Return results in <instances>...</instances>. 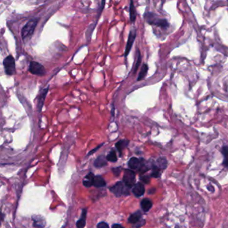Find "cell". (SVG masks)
<instances>
[{
    "label": "cell",
    "instance_id": "6da1fadb",
    "mask_svg": "<svg viewBox=\"0 0 228 228\" xmlns=\"http://www.w3.org/2000/svg\"><path fill=\"white\" fill-rule=\"evenodd\" d=\"M39 19L35 18V19L31 20L28 22H27L21 29V37L23 40H26L34 34V31L36 26L38 23Z\"/></svg>",
    "mask_w": 228,
    "mask_h": 228
},
{
    "label": "cell",
    "instance_id": "7a4b0ae2",
    "mask_svg": "<svg viewBox=\"0 0 228 228\" xmlns=\"http://www.w3.org/2000/svg\"><path fill=\"white\" fill-rule=\"evenodd\" d=\"M3 66L6 74L8 76H12L16 73L15 59L12 55L7 56L3 60Z\"/></svg>",
    "mask_w": 228,
    "mask_h": 228
},
{
    "label": "cell",
    "instance_id": "3957f363",
    "mask_svg": "<svg viewBox=\"0 0 228 228\" xmlns=\"http://www.w3.org/2000/svg\"><path fill=\"white\" fill-rule=\"evenodd\" d=\"M145 18L146 20H147V21L149 24L156 25L158 26L162 27V28H167L169 25L165 20L160 19V18L157 17L153 13H147V14L145 15Z\"/></svg>",
    "mask_w": 228,
    "mask_h": 228
},
{
    "label": "cell",
    "instance_id": "277c9868",
    "mask_svg": "<svg viewBox=\"0 0 228 228\" xmlns=\"http://www.w3.org/2000/svg\"><path fill=\"white\" fill-rule=\"evenodd\" d=\"M29 71L34 75L44 76L45 74V70L43 65L38 62L31 61L30 63Z\"/></svg>",
    "mask_w": 228,
    "mask_h": 228
},
{
    "label": "cell",
    "instance_id": "5b68a950",
    "mask_svg": "<svg viewBox=\"0 0 228 228\" xmlns=\"http://www.w3.org/2000/svg\"><path fill=\"white\" fill-rule=\"evenodd\" d=\"M123 182L127 188H132L135 183V172L130 169H126L123 176Z\"/></svg>",
    "mask_w": 228,
    "mask_h": 228
},
{
    "label": "cell",
    "instance_id": "8992f818",
    "mask_svg": "<svg viewBox=\"0 0 228 228\" xmlns=\"http://www.w3.org/2000/svg\"><path fill=\"white\" fill-rule=\"evenodd\" d=\"M110 189L111 192L115 194L116 197H121L122 194L125 195L129 194L128 190L125 188L124 184H123V183L121 181L118 182V183H116Z\"/></svg>",
    "mask_w": 228,
    "mask_h": 228
},
{
    "label": "cell",
    "instance_id": "52a82bcc",
    "mask_svg": "<svg viewBox=\"0 0 228 228\" xmlns=\"http://www.w3.org/2000/svg\"><path fill=\"white\" fill-rule=\"evenodd\" d=\"M136 30H132L130 31V33L129 35V38H128V40H127V43H126V48H125V56L126 57L127 56L129 55L131 50L132 48V46H133V44L135 42V40L136 38Z\"/></svg>",
    "mask_w": 228,
    "mask_h": 228
},
{
    "label": "cell",
    "instance_id": "ba28073f",
    "mask_svg": "<svg viewBox=\"0 0 228 228\" xmlns=\"http://www.w3.org/2000/svg\"><path fill=\"white\" fill-rule=\"evenodd\" d=\"M48 90H49V86H48L47 88L43 89L42 90H41V92L38 95V97H37V98H38L37 107H38V111L39 112H41L42 110L44 100H45V97H46V95L48 93Z\"/></svg>",
    "mask_w": 228,
    "mask_h": 228
},
{
    "label": "cell",
    "instance_id": "9c48e42d",
    "mask_svg": "<svg viewBox=\"0 0 228 228\" xmlns=\"http://www.w3.org/2000/svg\"><path fill=\"white\" fill-rule=\"evenodd\" d=\"M145 187L143 184L141 183H136L133 188V193L136 197H141V196L143 195V194L145 193Z\"/></svg>",
    "mask_w": 228,
    "mask_h": 228
},
{
    "label": "cell",
    "instance_id": "30bf717a",
    "mask_svg": "<svg viewBox=\"0 0 228 228\" xmlns=\"http://www.w3.org/2000/svg\"><path fill=\"white\" fill-rule=\"evenodd\" d=\"M94 175L93 173H89L83 179V185L86 188H90L94 185Z\"/></svg>",
    "mask_w": 228,
    "mask_h": 228
},
{
    "label": "cell",
    "instance_id": "8fae6325",
    "mask_svg": "<svg viewBox=\"0 0 228 228\" xmlns=\"http://www.w3.org/2000/svg\"><path fill=\"white\" fill-rule=\"evenodd\" d=\"M140 206L142 208L143 211L145 212H148L153 206L152 202L149 199L145 198L143 199L140 202Z\"/></svg>",
    "mask_w": 228,
    "mask_h": 228
},
{
    "label": "cell",
    "instance_id": "7c38bea8",
    "mask_svg": "<svg viewBox=\"0 0 228 228\" xmlns=\"http://www.w3.org/2000/svg\"><path fill=\"white\" fill-rule=\"evenodd\" d=\"M94 165L97 168H100L106 166L107 165V157H105L104 155H100L98 157L97 159L95 160Z\"/></svg>",
    "mask_w": 228,
    "mask_h": 228
},
{
    "label": "cell",
    "instance_id": "4fadbf2b",
    "mask_svg": "<svg viewBox=\"0 0 228 228\" xmlns=\"http://www.w3.org/2000/svg\"><path fill=\"white\" fill-rule=\"evenodd\" d=\"M129 143V140H121L119 141L116 143L115 146L118 150V151L119 152L120 155L122 154V151L123 150V149H125L127 146H128Z\"/></svg>",
    "mask_w": 228,
    "mask_h": 228
},
{
    "label": "cell",
    "instance_id": "5bb4252c",
    "mask_svg": "<svg viewBox=\"0 0 228 228\" xmlns=\"http://www.w3.org/2000/svg\"><path fill=\"white\" fill-rule=\"evenodd\" d=\"M140 162L141 159H139L136 157H132L128 163V165L132 169H136L139 167Z\"/></svg>",
    "mask_w": 228,
    "mask_h": 228
},
{
    "label": "cell",
    "instance_id": "9a60e30c",
    "mask_svg": "<svg viewBox=\"0 0 228 228\" xmlns=\"http://www.w3.org/2000/svg\"><path fill=\"white\" fill-rule=\"evenodd\" d=\"M141 217H142V213H141L140 211H137L133 214H132V215L129 217L128 221L131 223L135 224V223L139 222L141 220Z\"/></svg>",
    "mask_w": 228,
    "mask_h": 228
},
{
    "label": "cell",
    "instance_id": "2e32d148",
    "mask_svg": "<svg viewBox=\"0 0 228 228\" xmlns=\"http://www.w3.org/2000/svg\"><path fill=\"white\" fill-rule=\"evenodd\" d=\"M86 209H83L82 212L81 218L76 222V227L78 228H84L86 225Z\"/></svg>",
    "mask_w": 228,
    "mask_h": 228
},
{
    "label": "cell",
    "instance_id": "e0dca14e",
    "mask_svg": "<svg viewBox=\"0 0 228 228\" xmlns=\"http://www.w3.org/2000/svg\"><path fill=\"white\" fill-rule=\"evenodd\" d=\"M97 188H102L106 185V181L102 178L101 176L98 175L94 177V185Z\"/></svg>",
    "mask_w": 228,
    "mask_h": 228
},
{
    "label": "cell",
    "instance_id": "ac0fdd59",
    "mask_svg": "<svg viewBox=\"0 0 228 228\" xmlns=\"http://www.w3.org/2000/svg\"><path fill=\"white\" fill-rule=\"evenodd\" d=\"M221 153L223 156V165L228 169V146H224L221 149Z\"/></svg>",
    "mask_w": 228,
    "mask_h": 228
},
{
    "label": "cell",
    "instance_id": "d6986e66",
    "mask_svg": "<svg viewBox=\"0 0 228 228\" xmlns=\"http://www.w3.org/2000/svg\"><path fill=\"white\" fill-rule=\"evenodd\" d=\"M157 166L160 169H165L167 167L168 163L165 157H159L157 160Z\"/></svg>",
    "mask_w": 228,
    "mask_h": 228
},
{
    "label": "cell",
    "instance_id": "ffe728a7",
    "mask_svg": "<svg viewBox=\"0 0 228 228\" xmlns=\"http://www.w3.org/2000/svg\"><path fill=\"white\" fill-rule=\"evenodd\" d=\"M129 12H130V20L132 22H135L136 20V12L135 10V7L134 6L133 2L131 1L130 3V7H129Z\"/></svg>",
    "mask_w": 228,
    "mask_h": 228
},
{
    "label": "cell",
    "instance_id": "44dd1931",
    "mask_svg": "<svg viewBox=\"0 0 228 228\" xmlns=\"http://www.w3.org/2000/svg\"><path fill=\"white\" fill-rule=\"evenodd\" d=\"M148 69H149L148 66L146 64H144L142 66V68H141V70L139 72V74L137 78V81L142 80L145 78L146 75H147V74Z\"/></svg>",
    "mask_w": 228,
    "mask_h": 228
},
{
    "label": "cell",
    "instance_id": "7402d4cb",
    "mask_svg": "<svg viewBox=\"0 0 228 228\" xmlns=\"http://www.w3.org/2000/svg\"><path fill=\"white\" fill-rule=\"evenodd\" d=\"M34 220V226L36 227L42 228L44 227L45 226V221L44 218H41L40 217H33Z\"/></svg>",
    "mask_w": 228,
    "mask_h": 228
},
{
    "label": "cell",
    "instance_id": "603a6c76",
    "mask_svg": "<svg viewBox=\"0 0 228 228\" xmlns=\"http://www.w3.org/2000/svg\"><path fill=\"white\" fill-rule=\"evenodd\" d=\"M153 171L151 173V175L150 176L154 177V178H158L161 176V173H160V169H159L157 165H153L152 167Z\"/></svg>",
    "mask_w": 228,
    "mask_h": 228
},
{
    "label": "cell",
    "instance_id": "cb8c5ba5",
    "mask_svg": "<svg viewBox=\"0 0 228 228\" xmlns=\"http://www.w3.org/2000/svg\"><path fill=\"white\" fill-rule=\"evenodd\" d=\"M107 161L110 162H116L117 161V156L115 150H112L109 153V154L106 157Z\"/></svg>",
    "mask_w": 228,
    "mask_h": 228
},
{
    "label": "cell",
    "instance_id": "d4e9b609",
    "mask_svg": "<svg viewBox=\"0 0 228 228\" xmlns=\"http://www.w3.org/2000/svg\"><path fill=\"white\" fill-rule=\"evenodd\" d=\"M140 62H141V56H140V52H139V50H138V58H137V62H136V65H135V67L134 73H135V72H136V70H138L139 66H140Z\"/></svg>",
    "mask_w": 228,
    "mask_h": 228
},
{
    "label": "cell",
    "instance_id": "484cf974",
    "mask_svg": "<svg viewBox=\"0 0 228 228\" xmlns=\"http://www.w3.org/2000/svg\"><path fill=\"white\" fill-rule=\"evenodd\" d=\"M145 224V220H140L139 222H137L135 224V227L136 228H139L140 227H142L143 226H144Z\"/></svg>",
    "mask_w": 228,
    "mask_h": 228
},
{
    "label": "cell",
    "instance_id": "4316f807",
    "mask_svg": "<svg viewBox=\"0 0 228 228\" xmlns=\"http://www.w3.org/2000/svg\"><path fill=\"white\" fill-rule=\"evenodd\" d=\"M97 228H109L108 225L105 222H100L97 225Z\"/></svg>",
    "mask_w": 228,
    "mask_h": 228
},
{
    "label": "cell",
    "instance_id": "83f0119b",
    "mask_svg": "<svg viewBox=\"0 0 228 228\" xmlns=\"http://www.w3.org/2000/svg\"><path fill=\"white\" fill-rule=\"evenodd\" d=\"M141 180H142V181H143L145 183H149L150 182V177L149 176H143L142 177H141Z\"/></svg>",
    "mask_w": 228,
    "mask_h": 228
},
{
    "label": "cell",
    "instance_id": "f1b7e54d",
    "mask_svg": "<svg viewBox=\"0 0 228 228\" xmlns=\"http://www.w3.org/2000/svg\"><path fill=\"white\" fill-rule=\"evenodd\" d=\"M102 145H99V146H98V147H97V148H95V149H94L93 150H91V151H90L89 152V153H88V155H90V154H93V153H94L96 151H97V150L100 147H102Z\"/></svg>",
    "mask_w": 228,
    "mask_h": 228
},
{
    "label": "cell",
    "instance_id": "f546056e",
    "mask_svg": "<svg viewBox=\"0 0 228 228\" xmlns=\"http://www.w3.org/2000/svg\"><path fill=\"white\" fill-rule=\"evenodd\" d=\"M112 171H113V172H115V173H114L115 174V175H118L120 173L121 169L119 168H114V169H112Z\"/></svg>",
    "mask_w": 228,
    "mask_h": 228
},
{
    "label": "cell",
    "instance_id": "4dcf8cb0",
    "mask_svg": "<svg viewBox=\"0 0 228 228\" xmlns=\"http://www.w3.org/2000/svg\"><path fill=\"white\" fill-rule=\"evenodd\" d=\"M207 189L209 191H212V192H213L214 191V188L213 187V185H211V184H209L207 186Z\"/></svg>",
    "mask_w": 228,
    "mask_h": 228
},
{
    "label": "cell",
    "instance_id": "1f68e13d",
    "mask_svg": "<svg viewBox=\"0 0 228 228\" xmlns=\"http://www.w3.org/2000/svg\"><path fill=\"white\" fill-rule=\"evenodd\" d=\"M112 228H125L124 227H122V226L119 225V224H114L112 227Z\"/></svg>",
    "mask_w": 228,
    "mask_h": 228
},
{
    "label": "cell",
    "instance_id": "d6a6232c",
    "mask_svg": "<svg viewBox=\"0 0 228 228\" xmlns=\"http://www.w3.org/2000/svg\"><path fill=\"white\" fill-rule=\"evenodd\" d=\"M175 228H179V227H178V226H176V227H175Z\"/></svg>",
    "mask_w": 228,
    "mask_h": 228
}]
</instances>
